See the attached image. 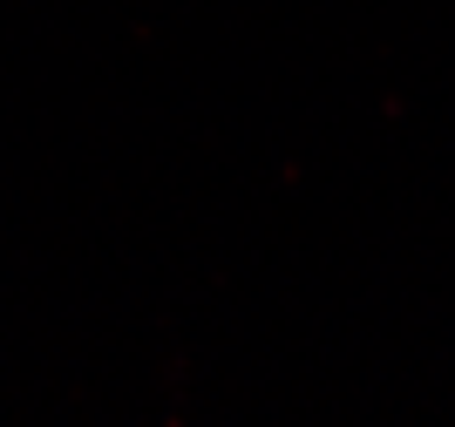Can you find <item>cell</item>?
Listing matches in <instances>:
<instances>
[]
</instances>
